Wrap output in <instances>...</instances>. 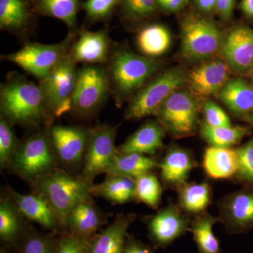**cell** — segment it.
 I'll use <instances>...</instances> for the list:
<instances>
[{"instance_id": "1", "label": "cell", "mask_w": 253, "mask_h": 253, "mask_svg": "<svg viewBox=\"0 0 253 253\" xmlns=\"http://www.w3.org/2000/svg\"><path fill=\"white\" fill-rule=\"evenodd\" d=\"M0 109L11 124L30 127L41 126L51 116L40 84L21 76L1 84Z\"/></svg>"}, {"instance_id": "2", "label": "cell", "mask_w": 253, "mask_h": 253, "mask_svg": "<svg viewBox=\"0 0 253 253\" xmlns=\"http://www.w3.org/2000/svg\"><path fill=\"white\" fill-rule=\"evenodd\" d=\"M160 66L161 62L158 60L140 56L126 48L113 50L106 70L116 105L122 106L126 100L131 99L157 72Z\"/></svg>"}, {"instance_id": "3", "label": "cell", "mask_w": 253, "mask_h": 253, "mask_svg": "<svg viewBox=\"0 0 253 253\" xmlns=\"http://www.w3.org/2000/svg\"><path fill=\"white\" fill-rule=\"evenodd\" d=\"M34 184L37 192L41 193L48 200L62 224L76 205L91 199V185L82 176L70 175L56 168Z\"/></svg>"}, {"instance_id": "4", "label": "cell", "mask_w": 253, "mask_h": 253, "mask_svg": "<svg viewBox=\"0 0 253 253\" xmlns=\"http://www.w3.org/2000/svg\"><path fill=\"white\" fill-rule=\"evenodd\" d=\"M186 83L187 75L182 68H170L158 75L131 98L125 118L135 121L156 116L168 98Z\"/></svg>"}, {"instance_id": "5", "label": "cell", "mask_w": 253, "mask_h": 253, "mask_svg": "<svg viewBox=\"0 0 253 253\" xmlns=\"http://www.w3.org/2000/svg\"><path fill=\"white\" fill-rule=\"evenodd\" d=\"M56 158L49 134H37L19 144L8 168L35 184L55 169Z\"/></svg>"}, {"instance_id": "6", "label": "cell", "mask_w": 253, "mask_h": 253, "mask_svg": "<svg viewBox=\"0 0 253 253\" xmlns=\"http://www.w3.org/2000/svg\"><path fill=\"white\" fill-rule=\"evenodd\" d=\"M75 38V33H70L63 41L56 44L31 43L16 52L2 56V59L17 65L41 81L70 54Z\"/></svg>"}, {"instance_id": "7", "label": "cell", "mask_w": 253, "mask_h": 253, "mask_svg": "<svg viewBox=\"0 0 253 253\" xmlns=\"http://www.w3.org/2000/svg\"><path fill=\"white\" fill-rule=\"evenodd\" d=\"M78 73L76 63L70 52L47 76L40 81V86L51 116L61 117L72 111Z\"/></svg>"}, {"instance_id": "8", "label": "cell", "mask_w": 253, "mask_h": 253, "mask_svg": "<svg viewBox=\"0 0 253 253\" xmlns=\"http://www.w3.org/2000/svg\"><path fill=\"white\" fill-rule=\"evenodd\" d=\"M199 111V104L194 96L181 89L168 98L156 116L172 137L181 139L196 133Z\"/></svg>"}, {"instance_id": "9", "label": "cell", "mask_w": 253, "mask_h": 253, "mask_svg": "<svg viewBox=\"0 0 253 253\" xmlns=\"http://www.w3.org/2000/svg\"><path fill=\"white\" fill-rule=\"evenodd\" d=\"M111 93L107 70L100 65H84L78 70L72 111L86 117L97 111Z\"/></svg>"}, {"instance_id": "10", "label": "cell", "mask_w": 253, "mask_h": 253, "mask_svg": "<svg viewBox=\"0 0 253 253\" xmlns=\"http://www.w3.org/2000/svg\"><path fill=\"white\" fill-rule=\"evenodd\" d=\"M181 54L191 61L209 59L220 51L223 40L219 28L212 21L189 16L182 21Z\"/></svg>"}, {"instance_id": "11", "label": "cell", "mask_w": 253, "mask_h": 253, "mask_svg": "<svg viewBox=\"0 0 253 253\" xmlns=\"http://www.w3.org/2000/svg\"><path fill=\"white\" fill-rule=\"evenodd\" d=\"M116 130V126L106 124L90 129L82 174L83 179L90 185L96 176L106 174L118 154L115 146Z\"/></svg>"}, {"instance_id": "12", "label": "cell", "mask_w": 253, "mask_h": 253, "mask_svg": "<svg viewBox=\"0 0 253 253\" xmlns=\"http://www.w3.org/2000/svg\"><path fill=\"white\" fill-rule=\"evenodd\" d=\"M191 223L179 208L169 205L150 218L147 224L150 239L156 247H167L189 231Z\"/></svg>"}, {"instance_id": "13", "label": "cell", "mask_w": 253, "mask_h": 253, "mask_svg": "<svg viewBox=\"0 0 253 253\" xmlns=\"http://www.w3.org/2000/svg\"><path fill=\"white\" fill-rule=\"evenodd\" d=\"M90 129L83 126H55L49 136L56 158L68 166H76L84 160Z\"/></svg>"}, {"instance_id": "14", "label": "cell", "mask_w": 253, "mask_h": 253, "mask_svg": "<svg viewBox=\"0 0 253 253\" xmlns=\"http://www.w3.org/2000/svg\"><path fill=\"white\" fill-rule=\"evenodd\" d=\"M221 221L230 234H242L253 228V186L230 194L221 206Z\"/></svg>"}, {"instance_id": "15", "label": "cell", "mask_w": 253, "mask_h": 253, "mask_svg": "<svg viewBox=\"0 0 253 253\" xmlns=\"http://www.w3.org/2000/svg\"><path fill=\"white\" fill-rule=\"evenodd\" d=\"M220 52L233 71L240 73L253 71V31L246 26L233 29L223 41Z\"/></svg>"}, {"instance_id": "16", "label": "cell", "mask_w": 253, "mask_h": 253, "mask_svg": "<svg viewBox=\"0 0 253 253\" xmlns=\"http://www.w3.org/2000/svg\"><path fill=\"white\" fill-rule=\"evenodd\" d=\"M230 68L220 59L205 61L194 68L187 76V83L193 94L208 97L219 94L229 81Z\"/></svg>"}, {"instance_id": "17", "label": "cell", "mask_w": 253, "mask_h": 253, "mask_svg": "<svg viewBox=\"0 0 253 253\" xmlns=\"http://www.w3.org/2000/svg\"><path fill=\"white\" fill-rule=\"evenodd\" d=\"M111 52V41L107 31L104 30H83L71 49L75 62L84 65H101L109 62Z\"/></svg>"}, {"instance_id": "18", "label": "cell", "mask_w": 253, "mask_h": 253, "mask_svg": "<svg viewBox=\"0 0 253 253\" xmlns=\"http://www.w3.org/2000/svg\"><path fill=\"white\" fill-rule=\"evenodd\" d=\"M37 14L32 0H0V28L26 36L34 26Z\"/></svg>"}, {"instance_id": "19", "label": "cell", "mask_w": 253, "mask_h": 253, "mask_svg": "<svg viewBox=\"0 0 253 253\" xmlns=\"http://www.w3.org/2000/svg\"><path fill=\"white\" fill-rule=\"evenodd\" d=\"M9 194L18 211L28 219L48 229L54 228L59 222L54 208L41 193L23 194L9 189Z\"/></svg>"}, {"instance_id": "20", "label": "cell", "mask_w": 253, "mask_h": 253, "mask_svg": "<svg viewBox=\"0 0 253 253\" xmlns=\"http://www.w3.org/2000/svg\"><path fill=\"white\" fill-rule=\"evenodd\" d=\"M133 214H118L106 229L89 241L86 253H123Z\"/></svg>"}, {"instance_id": "21", "label": "cell", "mask_w": 253, "mask_h": 253, "mask_svg": "<svg viewBox=\"0 0 253 253\" xmlns=\"http://www.w3.org/2000/svg\"><path fill=\"white\" fill-rule=\"evenodd\" d=\"M165 134L166 130L159 123L148 121L118 148V152L152 156L163 147Z\"/></svg>"}, {"instance_id": "22", "label": "cell", "mask_w": 253, "mask_h": 253, "mask_svg": "<svg viewBox=\"0 0 253 253\" xmlns=\"http://www.w3.org/2000/svg\"><path fill=\"white\" fill-rule=\"evenodd\" d=\"M196 166V162L191 153L179 147L168 150L159 165L163 181L177 189L186 184L190 172Z\"/></svg>"}, {"instance_id": "23", "label": "cell", "mask_w": 253, "mask_h": 253, "mask_svg": "<svg viewBox=\"0 0 253 253\" xmlns=\"http://www.w3.org/2000/svg\"><path fill=\"white\" fill-rule=\"evenodd\" d=\"M105 220L104 214L91 199L76 205L66 216L63 224L72 234L89 238L104 224Z\"/></svg>"}, {"instance_id": "24", "label": "cell", "mask_w": 253, "mask_h": 253, "mask_svg": "<svg viewBox=\"0 0 253 253\" xmlns=\"http://www.w3.org/2000/svg\"><path fill=\"white\" fill-rule=\"evenodd\" d=\"M219 99L233 114L248 118L253 110V86L242 78L228 81L219 91Z\"/></svg>"}, {"instance_id": "25", "label": "cell", "mask_w": 253, "mask_h": 253, "mask_svg": "<svg viewBox=\"0 0 253 253\" xmlns=\"http://www.w3.org/2000/svg\"><path fill=\"white\" fill-rule=\"evenodd\" d=\"M203 166L208 175L212 179H228L236 176L239 169L236 149L208 147L205 151Z\"/></svg>"}, {"instance_id": "26", "label": "cell", "mask_w": 253, "mask_h": 253, "mask_svg": "<svg viewBox=\"0 0 253 253\" xmlns=\"http://www.w3.org/2000/svg\"><path fill=\"white\" fill-rule=\"evenodd\" d=\"M91 196L101 197L115 204H124L135 198V179L107 174L106 179L89 188Z\"/></svg>"}, {"instance_id": "27", "label": "cell", "mask_w": 253, "mask_h": 253, "mask_svg": "<svg viewBox=\"0 0 253 253\" xmlns=\"http://www.w3.org/2000/svg\"><path fill=\"white\" fill-rule=\"evenodd\" d=\"M159 165L160 163L154 158L149 157L146 155L118 152L106 174L127 176L135 179L146 173L151 172L155 168H159Z\"/></svg>"}, {"instance_id": "28", "label": "cell", "mask_w": 253, "mask_h": 253, "mask_svg": "<svg viewBox=\"0 0 253 253\" xmlns=\"http://www.w3.org/2000/svg\"><path fill=\"white\" fill-rule=\"evenodd\" d=\"M81 0H32L37 15L56 18L74 33Z\"/></svg>"}, {"instance_id": "29", "label": "cell", "mask_w": 253, "mask_h": 253, "mask_svg": "<svg viewBox=\"0 0 253 253\" xmlns=\"http://www.w3.org/2000/svg\"><path fill=\"white\" fill-rule=\"evenodd\" d=\"M220 217L203 212L191 221L189 231L199 253H220L219 240L213 232V226L220 222Z\"/></svg>"}, {"instance_id": "30", "label": "cell", "mask_w": 253, "mask_h": 253, "mask_svg": "<svg viewBox=\"0 0 253 253\" xmlns=\"http://www.w3.org/2000/svg\"><path fill=\"white\" fill-rule=\"evenodd\" d=\"M171 39L168 28L162 25L153 24L141 30L136 38V44L145 56L155 59L168 51Z\"/></svg>"}, {"instance_id": "31", "label": "cell", "mask_w": 253, "mask_h": 253, "mask_svg": "<svg viewBox=\"0 0 253 253\" xmlns=\"http://www.w3.org/2000/svg\"><path fill=\"white\" fill-rule=\"evenodd\" d=\"M178 190L179 206L186 212L201 214L211 204L212 189L208 183H186Z\"/></svg>"}, {"instance_id": "32", "label": "cell", "mask_w": 253, "mask_h": 253, "mask_svg": "<svg viewBox=\"0 0 253 253\" xmlns=\"http://www.w3.org/2000/svg\"><path fill=\"white\" fill-rule=\"evenodd\" d=\"M201 131L203 137L211 146L226 149L239 144L250 134L249 128L246 126H212L204 121L201 123Z\"/></svg>"}, {"instance_id": "33", "label": "cell", "mask_w": 253, "mask_h": 253, "mask_svg": "<svg viewBox=\"0 0 253 253\" xmlns=\"http://www.w3.org/2000/svg\"><path fill=\"white\" fill-rule=\"evenodd\" d=\"M19 211L9 196H1L0 200V237L4 241L14 239L21 229Z\"/></svg>"}, {"instance_id": "34", "label": "cell", "mask_w": 253, "mask_h": 253, "mask_svg": "<svg viewBox=\"0 0 253 253\" xmlns=\"http://www.w3.org/2000/svg\"><path fill=\"white\" fill-rule=\"evenodd\" d=\"M163 189L157 176L151 172L135 178V198L139 202L156 209L162 198Z\"/></svg>"}, {"instance_id": "35", "label": "cell", "mask_w": 253, "mask_h": 253, "mask_svg": "<svg viewBox=\"0 0 253 253\" xmlns=\"http://www.w3.org/2000/svg\"><path fill=\"white\" fill-rule=\"evenodd\" d=\"M13 126L4 116L0 118V166L9 168L19 143L15 135Z\"/></svg>"}, {"instance_id": "36", "label": "cell", "mask_w": 253, "mask_h": 253, "mask_svg": "<svg viewBox=\"0 0 253 253\" xmlns=\"http://www.w3.org/2000/svg\"><path fill=\"white\" fill-rule=\"evenodd\" d=\"M123 16L133 23H140L156 11L157 0H121Z\"/></svg>"}, {"instance_id": "37", "label": "cell", "mask_w": 253, "mask_h": 253, "mask_svg": "<svg viewBox=\"0 0 253 253\" xmlns=\"http://www.w3.org/2000/svg\"><path fill=\"white\" fill-rule=\"evenodd\" d=\"M239 169L236 173L239 181L253 186V138L244 146L236 149Z\"/></svg>"}, {"instance_id": "38", "label": "cell", "mask_w": 253, "mask_h": 253, "mask_svg": "<svg viewBox=\"0 0 253 253\" xmlns=\"http://www.w3.org/2000/svg\"><path fill=\"white\" fill-rule=\"evenodd\" d=\"M120 2L121 0H86L82 7L88 19L95 22L109 18Z\"/></svg>"}, {"instance_id": "39", "label": "cell", "mask_w": 253, "mask_h": 253, "mask_svg": "<svg viewBox=\"0 0 253 253\" xmlns=\"http://www.w3.org/2000/svg\"><path fill=\"white\" fill-rule=\"evenodd\" d=\"M205 123L212 126H231V120L225 111L212 101H206L203 107Z\"/></svg>"}, {"instance_id": "40", "label": "cell", "mask_w": 253, "mask_h": 253, "mask_svg": "<svg viewBox=\"0 0 253 253\" xmlns=\"http://www.w3.org/2000/svg\"><path fill=\"white\" fill-rule=\"evenodd\" d=\"M90 240L75 234L60 240L54 253H86Z\"/></svg>"}, {"instance_id": "41", "label": "cell", "mask_w": 253, "mask_h": 253, "mask_svg": "<svg viewBox=\"0 0 253 253\" xmlns=\"http://www.w3.org/2000/svg\"><path fill=\"white\" fill-rule=\"evenodd\" d=\"M23 253H54L49 240L44 236L36 235L27 240Z\"/></svg>"}, {"instance_id": "42", "label": "cell", "mask_w": 253, "mask_h": 253, "mask_svg": "<svg viewBox=\"0 0 253 253\" xmlns=\"http://www.w3.org/2000/svg\"><path fill=\"white\" fill-rule=\"evenodd\" d=\"M123 253H155L153 249L147 245L137 240L129 238L126 239Z\"/></svg>"}, {"instance_id": "43", "label": "cell", "mask_w": 253, "mask_h": 253, "mask_svg": "<svg viewBox=\"0 0 253 253\" xmlns=\"http://www.w3.org/2000/svg\"><path fill=\"white\" fill-rule=\"evenodd\" d=\"M157 2L165 11L176 12L186 6L189 0H157Z\"/></svg>"}, {"instance_id": "44", "label": "cell", "mask_w": 253, "mask_h": 253, "mask_svg": "<svg viewBox=\"0 0 253 253\" xmlns=\"http://www.w3.org/2000/svg\"><path fill=\"white\" fill-rule=\"evenodd\" d=\"M216 9L219 14L226 19H229L232 15L236 0H216Z\"/></svg>"}, {"instance_id": "45", "label": "cell", "mask_w": 253, "mask_h": 253, "mask_svg": "<svg viewBox=\"0 0 253 253\" xmlns=\"http://www.w3.org/2000/svg\"><path fill=\"white\" fill-rule=\"evenodd\" d=\"M196 2L199 9L204 12H212L216 9V0H196Z\"/></svg>"}, {"instance_id": "46", "label": "cell", "mask_w": 253, "mask_h": 253, "mask_svg": "<svg viewBox=\"0 0 253 253\" xmlns=\"http://www.w3.org/2000/svg\"><path fill=\"white\" fill-rule=\"evenodd\" d=\"M241 8L247 16L253 17V0H242Z\"/></svg>"}, {"instance_id": "47", "label": "cell", "mask_w": 253, "mask_h": 253, "mask_svg": "<svg viewBox=\"0 0 253 253\" xmlns=\"http://www.w3.org/2000/svg\"><path fill=\"white\" fill-rule=\"evenodd\" d=\"M247 119L249 120L251 124L253 126V110L251 111V113H250L249 116H248Z\"/></svg>"}, {"instance_id": "48", "label": "cell", "mask_w": 253, "mask_h": 253, "mask_svg": "<svg viewBox=\"0 0 253 253\" xmlns=\"http://www.w3.org/2000/svg\"><path fill=\"white\" fill-rule=\"evenodd\" d=\"M251 73V80H252V84L253 86V71L252 73Z\"/></svg>"}]
</instances>
